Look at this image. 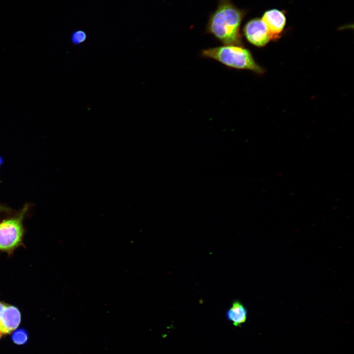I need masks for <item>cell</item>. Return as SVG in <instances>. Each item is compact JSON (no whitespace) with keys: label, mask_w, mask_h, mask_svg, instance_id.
Listing matches in <instances>:
<instances>
[{"label":"cell","mask_w":354,"mask_h":354,"mask_svg":"<svg viewBox=\"0 0 354 354\" xmlns=\"http://www.w3.org/2000/svg\"><path fill=\"white\" fill-rule=\"evenodd\" d=\"M246 13L231 0H220L216 9L209 16L206 32L223 45H242L240 27Z\"/></svg>","instance_id":"obj_1"},{"label":"cell","mask_w":354,"mask_h":354,"mask_svg":"<svg viewBox=\"0 0 354 354\" xmlns=\"http://www.w3.org/2000/svg\"><path fill=\"white\" fill-rule=\"evenodd\" d=\"M201 55L205 58L214 59L229 68L249 70L260 74L263 72L250 51L241 46L223 45L204 49L201 51Z\"/></svg>","instance_id":"obj_2"},{"label":"cell","mask_w":354,"mask_h":354,"mask_svg":"<svg viewBox=\"0 0 354 354\" xmlns=\"http://www.w3.org/2000/svg\"><path fill=\"white\" fill-rule=\"evenodd\" d=\"M29 206V205H26L15 216L0 222V251L10 255L16 249L23 245V220Z\"/></svg>","instance_id":"obj_3"},{"label":"cell","mask_w":354,"mask_h":354,"mask_svg":"<svg viewBox=\"0 0 354 354\" xmlns=\"http://www.w3.org/2000/svg\"><path fill=\"white\" fill-rule=\"evenodd\" d=\"M243 32L247 40L251 44L263 47L272 39L269 31L261 19L254 18L245 25Z\"/></svg>","instance_id":"obj_4"},{"label":"cell","mask_w":354,"mask_h":354,"mask_svg":"<svg viewBox=\"0 0 354 354\" xmlns=\"http://www.w3.org/2000/svg\"><path fill=\"white\" fill-rule=\"evenodd\" d=\"M21 322V313L19 308L0 301V332L3 334H10L15 330Z\"/></svg>","instance_id":"obj_5"},{"label":"cell","mask_w":354,"mask_h":354,"mask_svg":"<svg viewBox=\"0 0 354 354\" xmlns=\"http://www.w3.org/2000/svg\"><path fill=\"white\" fill-rule=\"evenodd\" d=\"M261 19L266 25L272 39L279 37L286 23V17L283 11L272 9L266 11Z\"/></svg>","instance_id":"obj_6"},{"label":"cell","mask_w":354,"mask_h":354,"mask_svg":"<svg viewBox=\"0 0 354 354\" xmlns=\"http://www.w3.org/2000/svg\"><path fill=\"white\" fill-rule=\"evenodd\" d=\"M227 319L235 326H240L247 319V310L239 300H235L226 314Z\"/></svg>","instance_id":"obj_7"},{"label":"cell","mask_w":354,"mask_h":354,"mask_svg":"<svg viewBox=\"0 0 354 354\" xmlns=\"http://www.w3.org/2000/svg\"><path fill=\"white\" fill-rule=\"evenodd\" d=\"M13 343L17 345L26 344L28 341L29 334L26 329L23 328L15 330L11 337Z\"/></svg>","instance_id":"obj_8"},{"label":"cell","mask_w":354,"mask_h":354,"mask_svg":"<svg viewBox=\"0 0 354 354\" xmlns=\"http://www.w3.org/2000/svg\"><path fill=\"white\" fill-rule=\"evenodd\" d=\"M87 39V33L83 30H75L71 35V42L74 45H79L83 43Z\"/></svg>","instance_id":"obj_9"},{"label":"cell","mask_w":354,"mask_h":354,"mask_svg":"<svg viewBox=\"0 0 354 354\" xmlns=\"http://www.w3.org/2000/svg\"><path fill=\"white\" fill-rule=\"evenodd\" d=\"M8 209H9L7 207L0 205V211H7Z\"/></svg>","instance_id":"obj_10"},{"label":"cell","mask_w":354,"mask_h":354,"mask_svg":"<svg viewBox=\"0 0 354 354\" xmlns=\"http://www.w3.org/2000/svg\"><path fill=\"white\" fill-rule=\"evenodd\" d=\"M3 163V159L2 157L0 156V168Z\"/></svg>","instance_id":"obj_11"},{"label":"cell","mask_w":354,"mask_h":354,"mask_svg":"<svg viewBox=\"0 0 354 354\" xmlns=\"http://www.w3.org/2000/svg\"><path fill=\"white\" fill-rule=\"evenodd\" d=\"M2 335H3V334L0 332V339L2 337Z\"/></svg>","instance_id":"obj_12"}]
</instances>
